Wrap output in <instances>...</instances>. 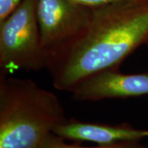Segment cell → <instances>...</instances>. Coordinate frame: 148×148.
<instances>
[{"instance_id":"cell-9","label":"cell","mask_w":148,"mask_h":148,"mask_svg":"<svg viewBox=\"0 0 148 148\" xmlns=\"http://www.w3.org/2000/svg\"><path fill=\"white\" fill-rule=\"evenodd\" d=\"M74 2L83 4V5L95 8V7H100V6L108 5V4H113L117 3H121V2H126V1H137V0H73Z\"/></svg>"},{"instance_id":"cell-5","label":"cell","mask_w":148,"mask_h":148,"mask_svg":"<svg viewBox=\"0 0 148 148\" xmlns=\"http://www.w3.org/2000/svg\"><path fill=\"white\" fill-rule=\"evenodd\" d=\"M77 101L126 99L148 95V73L105 70L86 77L70 91Z\"/></svg>"},{"instance_id":"cell-4","label":"cell","mask_w":148,"mask_h":148,"mask_svg":"<svg viewBox=\"0 0 148 148\" xmlns=\"http://www.w3.org/2000/svg\"><path fill=\"white\" fill-rule=\"evenodd\" d=\"M93 15L94 8L73 0H38L37 18L48 64L87 31Z\"/></svg>"},{"instance_id":"cell-3","label":"cell","mask_w":148,"mask_h":148,"mask_svg":"<svg viewBox=\"0 0 148 148\" xmlns=\"http://www.w3.org/2000/svg\"><path fill=\"white\" fill-rule=\"evenodd\" d=\"M38 0H22L0 21V69L15 71L47 69L48 58L41 42L37 18Z\"/></svg>"},{"instance_id":"cell-2","label":"cell","mask_w":148,"mask_h":148,"mask_svg":"<svg viewBox=\"0 0 148 148\" xmlns=\"http://www.w3.org/2000/svg\"><path fill=\"white\" fill-rule=\"evenodd\" d=\"M67 119L53 92L1 72L0 148H39Z\"/></svg>"},{"instance_id":"cell-6","label":"cell","mask_w":148,"mask_h":148,"mask_svg":"<svg viewBox=\"0 0 148 148\" xmlns=\"http://www.w3.org/2000/svg\"><path fill=\"white\" fill-rule=\"evenodd\" d=\"M53 133L65 140L90 142L99 145L138 143L148 138V130L138 129L127 123L109 125L77 119H67L54 129Z\"/></svg>"},{"instance_id":"cell-8","label":"cell","mask_w":148,"mask_h":148,"mask_svg":"<svg viewBox=\"0 0 148 148\" xmlns=\"http://www.w3.org/2000/svg\"><path fill=\"white\" fill-rule=\"evenodd\" d=\"M22 0H0V21L10 14Z\"/></svg>"},{"instance_id":"cell-1","label":"cell","mask_w":148,"mask_h":148,"mask_svg":"<svg viewBox=\"0 0 148 148\" xmlns=\"http://www.w3.org/2000/svg\"><path fill=\"white\" fill-rule=\"evenodd\" d=\"M148 45V0L94 8L93 19L79 39L48 64L54 87L69 91L86 77L119 70L139 47Z\"/></svg>"},{"instance_id":"cell-7","label":"cell","mask_w":148,"mask_h":148,"mask_svg":"<svg viewBox=\"0 0 148 148\" xmlns=\"http://www.w3.org/2000/svg\"><path fill=\"white\" fill-rule=\"evenodd\" d=\"M39 148H148L138 143H122L113 145H99L97 147H82L76 144L65 143V139L52 133L48 137Z\"/></svg>"}]
</instances>
